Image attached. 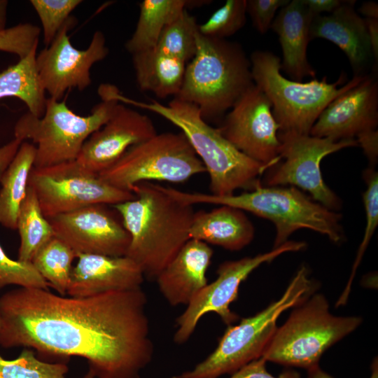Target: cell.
<instances>
[{"label": "cell", "mask_w": 378, "mask_h": 378, "mask_svg": "<svg viewBox=\"0 0 378 378\" xmlns=\"http://www.w3.org/2000/svg\"><path fill=\"white\" fill-rule=\"evenodd\" d=\"M195 43V55L173 98L195 105L205 120L218 118L254 84L250 59L239 43L204 36L198 30Z\"/></svg>", "instance_id": "5b68a950"}, {"label": "cell", "mask_w": 378, "mask_h": 378, "mask_svg": "<svg viewBox=\"0 0 378 378\" xmlns=\"http://www.w3.org/2000/svg\"><path fill=\"white\" fill-rule=\"evenodd\" d=\"M118 89L102 84L98 89L101 102L91 113L83 116L69 108L66 100L47 98L41 117L23 114L14 127V136L22 141L30 140L36 146L34 167L41 168L76 160L88 137L111 117L120 102Z\"/></svg>", "instance_id": "8992f818"}, {"label": "cell", "mask_w": 378, "mask_h": 378, "mask_svg": "<svg viewBox=\"0 0 378 378\" xmlns=\"http://www.w3.org/2000/svg\"><path fill=\"white\" fill-rule=\"evenodd\" d=\"M367 31L370 45L372 50L374 65L373 67L374 71L375 61L377 65L378 61V20L365 18Z\"/></svg>", "instance_id": "b9f144b4"}, {"label": "cell", "mask_w": 378, "mask_h": 378, "mask_svg": "<svg viewBox=\"0 0 378 378\" xmlns=\"http://www.w3.org/2000/svg\"><path fill=\"white\" fill-rule=\"evenodd\" d=\"M55 235L76 255L125 256L130 237L121 218L107 204H97L48 219Z\"/></svg>", "instance_id": "2e32d148"}, {"label": "cell", "mask_w": 378, "mask_h": 378, "mask_svg": "<svg viewBox=\"0 0 378 378\" xmlns=\"http://www.w3.org/2000/svg\"><path fill=\"white\" fill-rule=\"evenodd\" d=\"M141 288L88 297L19 287L0 297V346L86 359L97 378H140L154 351Z\"/></svg>", "instance_id": "6da1fadb"}, {"label": "cell", "mask_w": 378, "mask_h": 378, "mask_svg": "<svg viewBox=\"0 0 378 378\" xmlns=\"http://www.w3.org/2000/svg\"><path fill=\"white\" fill-rule=\"evenodd\" d=\"M36 50L0 73V99L18 98L27 105L28 112L41 117L47 98L36 67Z\"/></svg>", "instance_id": "4316f807"}, {"label": "cell", "mask_w": 378, "mask_h": 378, "mask_svg": "<svg viewBox=\"0 0 378 378\" xmlns=\"http://www.w3.org/2000/svg\"><path fill=\"white\" fill-rule=\"evenodd\" d=\"M1 325H2V321H1V314H0V330H1Z\"/></svg>", "instance_id": "7dc6e473"}, {"label": "cell", "mask_w": 378, "mask_h": 378, "mask_svg": "<svg viewBox=\"0 0 378 378\" xmlns=\"http://www.w3.org/2000/svg\"><path fill=\"white\" fill-rule=\"evenodd\" d=\"M281 142V160L265 178L267 186H297L311 195V197L326 208L335 211L341 207V200L326 184L321 162L327 155L341 149L358 146L356 139L334 141L309 134L278 132Z\"/></svg>", "instance_id": "7c38bea8"}, {"label": "cell", "mask_w": 378, "mask_h": 378, "mask_svg": "<svg viewBox=\"0 0 378 378\" xmlns=\"http://www.w3.org/2000/svg\"><path fill=\"white\" fill-rule=\"evenodd\" d=\"M76 258L75 251L55 235L35 253L31 262L49 286L66 295Z\"/></svg>", "instance_id": "f1b7e54d"}, {"label": "cell", "mask_w": 378, "mask_h": 378, "mask_svg": "<svg viewBox=\"0 0 378 378\" xmlns=\"http://www.w3.org/2000/svg\"><path fill=\"white\" fill-rule=\"evenodd\" d=\"M218 129L249 158L271 167L280 162L279 125L271 102L255 84L237 99Z\"/></svg>", "instance_id": "9a60e30c"}, {"label": "cell", "mask_w": 378, "mask_h": 378, "mask_svg": "<svg viewBox=\"0 0 378 378\" xmlns=\"http://www.w3.org/2000/svg\"><path fill=\"white\" fill-rule=\"evenodd\" d=\"M213 250L206 244L189 239L156 277L158 288L172 306L188 305L207 284L206 272Z\"/></svg>", "instance_id": "44dd1931"}, {"label": "cell", "mask_w": 378, "mask_h": 378, "mask_svg": "<svg viewBox=\"0 0 378 378\" xmlns=\"http://www.w3.org/2000/svg\"><path fill=\"white\" fill-rule=\"evenodd\" d=\"M344 1L341 0H304L307 8L314 17L321 15L323 13H331Z\"/></svg>", "instance_id": "ab89813d"}, {"label": "cell", "mask_w": 378, "mask_h": 378, "mask_svg": "<svg viewBox=\"0 0 378 378\" xmlns=\"http://www.w3.org/2000/svg\"><path fill=\"white\" fill-rule=\"evenodd\" d=\"M135 197L113 205L130 237L125 256L144 276L156 279L189 240L194 210L150 182L134 186Z\"/></svg>", "instance_id": "7a4b0ae2"}, {"label": "cell", "mask_w": 378, "mask_h": 378, "mask_svg": "<svg viewBox=\"0 0 378 378\" xmlns=\"http://www.w3.org/2000/svg\"><path fill=\"white\" fill-rule=\"evenodd\" d=\"M305 246L302 241H287L270 252L222 262L217 270L216 280L203 288L176 318L174 342L183 344L188 341L199 321L208 313H216L225 324L232 325L238 316L230 310V306L237 300L239 286L249 274L262 264L270 262L284 253L300 251Z\"/></svg>", "instance_id": "4fadbf2b"}, {"label": "cell", "mask_w": 378, "mask_h": 378, "mask_svg": "<svg viewBox=\"0 0 378 378\" xmlns=\"http://www.w3.org/2000/svg\"><path fill=\"white\" fill-rule=\"evenodd\" d=\"M197 30L195 18L185 10L164 29L154 49L187 64L195 53Z\"/></svg>", "instance_id": "f546056e"}, {"label": "cell", "mask_w": 378, "mask_h": 378, "mask_svg": "<svg viewBox=\"0 0 378 378\" xmlns=\"http://www.w3.org/2000/svg\"><path fill=\"white\" fill-rule=\"evenodd\" d=\"M201 1L188 0H144L134 33L125 43V49L134 54L155 47L164 29L190 6Z\"/></svg>", "instance_id": "d4e9b609"}, {"label": "cell", "mask_w": 378, "mask_h": 378, "mask_svg": "<svg viewBox=\"0 0 378 378\" xmlns=\"http://www.w3.org/2000/svg\"><path fill=\"white\" fill-rule=\"evenodd\" d=\"M189 237L235 251L251 242L254 227L243 211L220 205L209 211L201 210L194 213Z\"/></svg>", "instance_id": "603a6c76"}, {"label": "cell", "mask_w": 378, "mask_h": 378, "mask_svg": "<svg viewBox=\"0 0 378 378\" xmlns=\"http://www.w3.org/2000/svg\"><path fill=\"white\" fill-rule=\"evenodd\" d=\"M358 146H360L368 159L370 166L374 167L378 157V132L377 129L368 130L356 136Z\"/></svg>", "instance_id": "f35d334b"}, {"label": "cell", "mask_w": 378, "mask_h": 378, "mask_svg": "<svg viewBox=\"0 0 378 378\" xmlns=\"http://www.w3.org/2000/svg\"><path fill=\"white\" fill-rule=\"evenodd\" d=\"M83 378H94V375L91 370H89Z\"/></svg>", "instance_id": "bcb514c9"}, {"label": "cell", "mask_w": 378, "mask_h": 378, "mask_svg": "<svg viewBox=\"0 0 378 378\" xmlns=\"http://www.w3.org/2000/svg\"><path fill=\"white\" fill-rule=\"evenodd\" d=\"M204 172L185 135L169 132L132 146L99 176L109 185L132 192L134 186L142 182L183 183Z\"/></svg>", "instance_id": "30bf717a"}, {"label": "cell", "mask_w": 378, "mask_h": 378, "mask_svg": "<svg viewBox=\"0 0 378 378\" xmlns=\"http://www.w3.org/2000/svg\"><path fill=\"white\" fill-rule=\"evenodd\" d=\"M361 322L358 316H334L326 297L312 294L276 328L261 357L266 361L309 370L318 365L322 354Z\"/></svg>", "instance_id": "9c48e42d"}, {"label": "cell", "mask_w": 378, "mask_h": 378, "mask_svg": "<svg viewBox=\"0 0 378 378\" xmlns=\"http://www.w3.org/2000/svg\"><path fill=\"white\" fill-rule=\"evenodd\" d=\"M136 81L142 91L164 99L176 97L183 80L186 63L153 48L132 55Z\"/></svg>", "instance_id": "cb8c5ba5"}, {"label": "cell", "mask_w": 378, "mask_h": 378, "mask_svg": "<svg viewBox=\"0 0 378 378\" xmlns=\"http://www.w3.org/2000/svg\"><path fill=\"white\" fill-rule=\"evenodd\" d=\"M363 179L367 186L363 195L366 220L364 236L352 267L349 281L338 300L339 305L344 304L347 300L357 267L378 225V173L374 167H368L363 172Z\"/></svg>", "instance_id": "1f68e13d"}, {"label": "cell", "mask_w": 378, "mask_h": 378, "mask_svg": "<svg viewBox=\"0 0 378 378\" xmlns=\"http://www.w3.org/2000/svg\"><path fill=\"white\" fill-rule=\"evenodd\" d=\"M71 16L52 42L36 56V67L41 84L50 97L61 101L71 89L83 91L91 83L90 69L108 54L106 38L96 31L85 50L74 47L68 35L76 25Z\"/></svg>", "instance_id": "5bb4252c"}, {"label": "cell", "mask_w": 378, "mask_h": 378, "mask_svg": "<svg viewBox=\"0 0 378 378\" xmlns=\"http://www.w3.org/2000/svg\"><path fill=\"white\" fill-rule=\"evenodd\" d=\"M8 4V1L0 0V31L6 29Z\"/></svg>", "instance_id": "f6af8a7d"}, {"label": "cell", "mask_w": 378, "mask_h": 378, "mask_svg": "<svg viewBox=\"0 0 378 378\" xmlns=\"http://www.w3.org/2000/svg\"><path fill=\"white\" fill-rule=\"evenodd\" d=\"M28 186L36 195L47 219L97 204L115 205L133 199V192L104 181L77 161L33 167Z\"/></svg>", "instance_id": "8fae6325"}, {"label": "cell", "mask_w": 378, "mask_h": 378, "mask_svg": "<svg viewBox=\"0 0 378 378\" xmlns=\"http://www.w3.org/2000/svg\"><path fill=\"white\" fill-rule=\"evenodd\" d=\"M266 362L260 357L232 374L230 378H300L298 372L291 370L284 371L276 377L267 371Z\"/></svg>", "instance_id": "74e56055"}, {"label": "cell", "mask_w": 378, "mask_h": 378, "mask_svg": "<svg viewBox=\"0 0 378 378\" xmlns=\"http://www.w3.org/2000/svg\"><path fill=\"white\" fill-rule=\"evenodd\" d=\"M83 2L80 0H31L42 27L43 41L48 46L71 17V13Z\"/></svg>", "instance_id": "836d02e7"}, {"label": "cell", "mask_w": 378, "mask_h": 378, "mask_svg": "<svg viewBox=\"0 0 378 378\" xmlns=\"http://www.w3.org/2000/svg\"><path fill=\"white\" fill-rule=\"evenodd\" d=\"M313 18L304 0H292L280 9L271 25L282 49L281 69L293 80L301 81L307 76L315 78L316 71L307 56Z\"/></svg>", "instance_id": "7402d4cb"}, {"label": "cell", "mask_w": 378, "mask_h": 378, "mask_svg": "<svg viewBox=\"0 0 378 378\" xmlns=\"http://www.w3.org/2000/svg\"><path fill=\"white\" fill-rule=\"evenodd\" d=\"M164 190L185 204L227 205L270 220L276 227L273 248L286 242L300 229L319 232L336 244L344 239L342 215L326 208L294 186H260L239 195L225 196L187 192L170 187H164Z\"/></svg>", "instance_id": "277c9868"}, {"label": "cell", "mask_w": 378, "mask_h": 378, "mask_svg": "<svg viewBox=\"0 0 378 378\" xmlns=\"http://www.w3.org/2000/svg\"><path fill=\"white\" fill-rule=\"evenodd\" d=\"M9 285L43 289L49 287L31 262L11 259L0 244V290Z\"/></svg>", "instance_id": "e575fe53"}, {"label": "cell", "mask_w": 378, "mask_h": 378, "mask_svg": "<svg viewBox=\"0 0 378 378\" xmlns=\"http://www.w3.org/2000/svg\"><path fill=\"white\" fill-rule=\"evenodd\" d=\"M378 125V81L366 75L356 86L341 94L323 109L309 135L334 141L356 139Z\"/></svg>", "instance_id": "ac0fdd59"}, {"label": "cell", "mask_w": 378, "mask_h": 378, "mask_svg": "<svg viewBox=\"0 0 378 378\" xmlns=\"http://www.w3.org/2000/svg\"><path fill=\"white\" fill-rule=\"evenodd\" d=\"M358 12L365 16V18L378 20V4L374 1L363 2L358 8Z\"/></svg>", "instance_id": "ee69618b"}, {"label": "cell", "mask_w": 378, "mask_h": 378, "mask_svg": "<svg viewBox=\"0 0 378 378\" xmlns=\"http://www.w3.org/2000/svg\"><path fill=\"white\" fill-rule=\"evenodd\" d=\"M246 0H227L203 24L198 31L204 36L226 39L246 23Z\"/></svg>", "instance_id": "d6a6232c"}, {"label": "cell", "mask_w": 378, "mask_h": 378, "mask_svg": "<svg viewBox=\"0 0 378 378\" xmlns=\"http://www.w3.org/2000/svg\"><path fill=\"white\" fill-rule=\"evenodd\" d=\"M121 103L153 112L178 127L185 135L209 176L211 194L225 196L238 189L252 190L261 186L259 177L270 166L258 162L237 150L220 132L210 126L194 104L173 98L167 105L155 99L142 102L123 96Z\"/></svg>", "instance_id": "3957f363"}, {"label": "cell", "mask_w": 378, "mask_h": 378, "mask_svg": "<svg viewBox=\"0 0 378 378\" xmlns=\"http://www.w3.org/2000/svg\"><path fill=\"white\" fill-rule=\"evenodd\" d=\"M41 29L31 23H22L0 31V51L23 59L38 47Z\"/></svg>", "instance_id": "d590c367"}, {"label": "cell", "mask_w": 378, "mask_h": 378, "mask_svg": "<svg viewBox=\"0 0 378 378\" xmlns=\"http://www.w3.org/2000/svg\"><path fill=\"white\" fill-rule=\"evenodd\" d=\"M68 370L64 363H50L37 358L29 348L24 349L13 360L0 355V378H66Z\"/></svg>", "instance_id": "4dcf8cb0"}, {"label": "cell", "mask_w": 378, "mask_h": 378, "mask_svg": "<svg viewBox=\"0 0 378 378\" xmlns=\"http://www.w3.org/2000/svg\"><path fill=\"white\" fill-rule=\"evenodd\" d=\"M290 0H246V13L255 29L265 34L275 18L276 11L286 6Z\"/></svg>", "instance_id": "8d00e7d4"}, {"label": "cell", "mask_w": 378, "mask_h": 378, "mask_svg": "<svg viewBox=\"0 0 378 378\" xmlns=\"http://www.w3.org/2000/svg\"><path fill=\"white\" fill-rule=\"evenodd\" d=\"M316 284L308 269L301 267L282 296L254 316L229 325L216 349L192 370L172 378H218L233 374L262 356L277 326L279 316L295 307L314 293Z\"/></svg>", "instance_id": "ba28073f"}, {"label": "cell", "mask_w": 378, "mask_h": 378, "mask_svg": "<svg viewBox=\"0 0 378 378\" xmlns=\"http://www.w3.org/2000/svg\"><path fill=\"white\" fill-rule=\"evenodd\" d=\"M355 1H344L331 13L314 17L310 39L328 40L347 57L354 76H365L373 60L365 18L354 9Z\"/></svg>", "instance_id": "ffe728a7"}, {"label": "cell", "mask_w": 378, "mask_h": 378, "mask_svg": "<svg viewBox=\"0 0 378 378\" xmlns=\"http://www.w3.org/2000/svg\"><path fill=\"white\" fill-rule=\"evenodd\" d=\"M249 59L253 83L271 102L273 115L281 132L309 134L328 104L365 77L354 76L344 85V74L332 83L328 82L326 76L320 80L313 78L303 83L285 78L281 74L279 57L270 51L255 50Z\"/></svg>", "instance_id": "52a82bcc"}, {"label": "cell", "mask_w": 378, "mask_h": 378, "mask_svg": "<svg viewBox=\"0 0 378 378\" xmlns=\"http://www.w3.org/2000/svg\"><path fill=\"white\" fill-rule=\"evenodd\" d=\"M23 141L14 138L0 147V179Z\"/></svg>", "instance_id": "60d3db41"}, {"label": "cell", "mask_w": 378, "mask_h": 378, "mask_svg": "<svg viewBox=\"0 0 378 378\" xmlns=\"http://www.w3.org/2000/svg\"><path fill=\"white\" fill-rule=\"evenodd\" d=\"M17 229L20 238L17 260L22 262H31L41 247L55 236L35 192L29 186L18 214Z\"/></svg>", "instance_id": "83f0119b"}, {"label": "cell", "mask_w": 378, "mask_h": 378, "mask_svg": "<svg viewBox=\"0 0 378 378\" xmlns=\"http://www.w3.org/2000/svg\"><path fill=\"white\" fill-rule=\"evenodd\" d=\"M73 267L66 294L83 298L141 288L144 275L127 256L78 254Z\"/></svg>", "instance_id": "d6986e66"}, {"label": "cell", "mask_w": 378, "mask_h": 378, "mask_svg": "<svg viewBox=\"0 0 378 378\" xmlns=\"http://www.w3.org/2000/svg\"><path fill=\"white\" fill-rule=\"evenodd\" d=\"M35 157L36 146L23 141L0 179V224L6 228L17 229L18 214Z\"/></svg>", "instance_id": "484cf974"}, {"label": "cell", "mask_w": 378, "mask_h": 378, "mask_svg": "<svg viewBox=\"0 0 378 378\" xmlns=\"http://www.w3.org/2000/svg\"><path fill=\"white\" fill-rule=\"evenodd\" d=\"M372 374L370 378H378L377 359H374L372 364ZM307 378H333L329 374L321 369L319 365L314 366L307 370Z\"/></svg>", "instance_id": "7bdbcfd3"}, {"label": "cell", "mask_w": 378, "mask_h": 378, "mask_svg": "<svg viewBox=\"0 0 378 378\" xmlns=\"http://www.w3.org/2000/svg\"><path fill=\"white\" fill-rule=\"evenodd\" d=\"M157 133L148 116L119 102L109 120L85 141L76 161L99 174L118 161L130 148Z\"/></svg>", "instance_id": "e0dca14e"}]
</instances>
